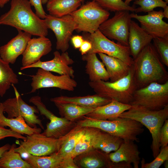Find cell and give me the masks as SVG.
<instances>
[{
  "label": "cell",
  "mask_w": 168,
  "mask_h": 168,
  "mask_svg": "<svg viewBox=\"0 0 168 168\" xmlns=\"http://www.w3.org/2000/svg\"><path fill=\"white\" fill-rule=\"evenodd\" d=\"M31 76L32 88L30 93H31L41 88L50 87L73 91L77 85L76 81L68 75H55L50 72L40 68H39L35 75Z\"/></svg>",
  "instance_id": "14"
},
{
  "label": "cell",
  "mask_w": 168,
  "mask_h": 168,
  "mask_svg": "<svg viewBox=\"0 0 168 168\" xmlns=\"http://www.w3.org/2000/svg\"><path fill=\"white\" fill-rule=\"evenodd\" d=\"M131 106L130 105L112 100L108 104L95 108L86 116L97 120H111L119 117L121 114L128 110Z\"/></svg>",
  "instance_id": "22"
},
{
  "label": "cell",
  "mask_w": 168,
  "mask_h": 168,
  "mask_svg": "<svg viewBox=\"0 0 168 168\" xmlns=\"http://www.w3.org/2000/svg\"><path fill=\"white\" fill-rule=\"evenodd\" d=\"M11 137L16 139H21L25 141L26 137H25L20 133L13 131L11 129H7L0 126V141L5 138Z\"/></svg>",
  "instance_id": "39"
},
{
  "label": "cell",
  "mask_w": 168,
  "mask_h": 168,
  "mask_svg": "<svg viewBox=\"0 0 168 168\" xmlns=\"http://www.w3.org/2000/svg\"><path fill=\"white\" fill-rule=\"evenodd\" d=\"M163 164H164V166L165 168H168V160L165 161Z\"/></svg>",
  "instance_id": "48"
},
{
  "label": "cell",
  "mask_w": 168,
  "mask_h": 168,
  "mask_svg": "<svg viewBox=\"0 0 168 168\" xmlns=\"http://www.w3.org/2000/svg\"><path fill=\"white\" fill-rule=\"evenodd\" d=\"M54 57L52 60L37 62L25 67L24 69L30 68H38L44 70L58 73L60 75H68L72 78L74 77V71L69 65L74 63L73 60L69 56L67 51L61 54L57 51L54 52Z\"/></svg>",
  "instance_id": "17"
},
{
  "label": "cell",
  "mask_w": 168,
  "mask_h": 168,
  "mask_svg": "<svg viewBox=\"0 0 168 168\" xmlns=\"http://www.w3.org/2000/svg\"><path fill=\"white\" fill-rule=\"evenodd\" d=\"M61 168H78L73 159L70 156L64 158L62 161Z\"/></svg>",
  "instance_id": "42"
},
{
  "label": "cell",
  "mask_w": 168,
  "mask_h": 168,
  "mask_svg": "<svg viewBox=\"0 0 168 168\" xmlns=\"http://www.w3.org/2000/svg\"><path fill=\"white\" fill-rule=\"evenodd\" d=\"M92 47L87 54L102 53L119 59L131 66L133 62L128 46L115 43L107 38L99 29L86 36Z\"/></svg>",
  "instance_id": "8"
},
{
  "label": "cell",
  "mask_w": 168,
  "mask_h": 168,
  "mask_svg": "<svg viewBox=\"0 0 168 168\" xmlns=\"http://www.w3.org/2000/svg\"><path fill=\"white\" fill-rule=\"evenodd\" d=\"M44 20L48 29L51 30L55 35L56 49L62 52L67 51L73 32L77 28L72 17L70 15L59 17L49 14Z\"/></svg>",
  "instance_id": "13"
},
{
  "label": "cell",
  "mask_w": 168,
  "mask_h": 168,
  "mask_svg": "<svg viewBox=\"0 0 168 168\" xmlns=\"http://www.w3.org/2000/svg\"><path fill=\"white\" fill-rule=\"evenodd\" d=\"M54 103L62 117L73 122H76L82 119L84 116L92 112L95 109L84 107L72 103L58 102Z\"/></svg>",
  "instance_id": "28"
},
{
  "label": "cell",
  "mask_w": 168,
  "mask_h": 168,
  "mask_svg": "<svg viewBox=\"0 0 168 168\" xmlns=\"http://www.w3.org/2000/svg\"><path fill=\"white\" fill-rule=\"evenodd\" d=\"M138 146L132 141H124L114 152L109 154L110 160L113 162H124L132 163L134 168H139L141 158Z\"/></svg>",
  "instance_id": "21"
},
{
  "label": "cell",
  "mask_w": 168,
  "mask_h": 168,
  "mask_svg": "<svg viewBox=\"0 0 168 168\" xmlns=\"http://www.w3.org/2000/svg\"><path fill=\"white\" fill-rule=\"evenodd\" d=\"M163 11H152L145 15L130 14L131 18L140 22L141 27L153 38L168 37V24L163 20Z\"/></svg>",
  "instance_id": "16"
},
{
  "label": "cell",
  "mask_w": 168,
  "mask_h": 168,
  "mask_svg": "<svg viewBox=\"0 0 168 168\" xmlns=\"http://www.w3.org/2000/svg\"><path fill=\"white\" fill-rule=\"evenodd\" d=\"M29 101L36 106L41 114L50 120V122L46 125V129L41 133L42 134L52 138H60L66 135L76 125V122L55 116L47 108L40 96H33Z\"/></svg>",
  "instance_id": "12"
},
{
  "label": "cell",
  "mask_w": 168,
  "mask_h": 168,
  "mask_svg": "<svg viewBox=\"0 0 168 168\" xmlns=\"http://www.w3.org/2000/svg\"><path fill=\"white\" fill-rule=\"evenodd\" d=\"M27 154L25 161L32 168H61L64 158L57 152L49 155L41 156Z\"/></svg>",
  "instance_id": "30"
},
{
  "label": "cell",
  "mask_w": 168,
  "mask_h": 168,
  "mask_svg": "<svg viewBox=\"0 0 168 168\" xmlns=\"http://www.w3.org/2000/svg\"><path fill=\"white\" fill-rule=\"evenodd\" d=\"M163 14L164 17L168 18V6L167 5L164 9Z\"/></svg>",
  "instance_id": "46"
},
{
  "label": "cell",
  "mask_w": 168,
  "mask_h": 168,
  "mask_svg": "<svg viewBox=\"0 0 168 168\" xmlns=\"http://www.w3.org/2000/svg\"><path fill=\"white\" fill-rule=\"evenodd\" d=\"M17 35L6 44L0 47V56L5 62L14 64L17 58L24 53L31 38L30 33L17 30Z\"/></svg>",
  "instance_id": "19"
},
{
  "label": "cell",
  "mask_w": 168,
  "mask_h": 168,
  "mask_svg": "<svg viewBox=\"0 0 168 168\" xmlns=\"http://www.w3.org/2000/svg\"><path fill=\"white\" fill-rule=\"evenodd\" d=\"M65 135L58 138L48 137L40 133L27 135L26 140L21 141L20 146L15 147L14 150L20 154H30L38 156L49 155L58 151Z\"/></svg>",
  "instance_id": "9"
},
{
  "label": "cell",
  "mask_w": 168,
  "mask_h": 168,
  "mask_svg": "<svg viewBox=\"0 0 168 168\" xmlns=\"http://www.w3.org/2000/svg\"><path fill=\"white\" fill-rule=\"evenodd\" d=\"M82 2L80 0H48L46 8L49 14L60 17L70 15L78 8Z\"/></svg>",
  "instance_id": "27"
},
{
  "label": "cell",
  "mask_w": 168,
  "mask_h": 168,
  "mask_svg": "<svg viewBox=\"0 0 168 168\" xmlns=\"http://www.w3.org/2000/svg\"><path fill=\"white\" fill-rule=\"evenodd\" d=\"M134 4L140 7L136 8L135 12H148L153 10L157 7L163 9L167 5V3L163 0H138L134 2Z\"/></svg>",
  "instance_id": "37"
},
{
  "label": "cell",
  "mask_w": 168,
  "mask_h": 168,
  "mask_svg": "<svg viewBox=\"0 0 168 168\" xmlns=\"http://www.w3.org/2000/svg\"><path fill=\"white\" fill-rule=\"evenodd\" d=\"M18 82L17 76L10 67L9 63L0 56V96L3 97L12 84Z\"/></svg>",
  "instance_id": "33"
},
{
  "label": "cell",
  "mask_w": 168,
  "mask_h": 168,
  "mask_svg": "<svg viewBox=\"0 0 168 168\" xmlns=\"http://www.w3.org/2000/svg\"><path fill=\"white\" fill-rule=\"evenodd\" d=\"M52 50V44L46 36H39L31 38L28 41L22 55V67L21 70L40 60L43 56Z\"/></svg>",
  "instance_id": "18"
},
{
  "label": "cell",
  "mask_w": 168,
  "mask_h": 168,
  "mask_svg": "<svg viewBox=\"0 0 168 168\" xmlns=\"http://www.w3.org/2000/svg\"><path fill=\"white\" fill-rule=\"evenodd\" d=\"M82 127L96 128L124 141L138 142V136L144 131L143 125L139 122L129 118L118 117L111 120H99L84 116L77 122Z\"/></svg>",
  "instance_id": "4"
},
{
  "label": "cell",
  "mask_w": 168,
  "mask_h": 168,
  "mask_svg": "<svg viewBox=\"0 0 168 168\" xmlns=\"http://www.w3.org/2000/svg\"><path fill=\"white\" fill-rule=\"evenodd\" d=\"M12 86L14 88L15 97L8 98L2 102L3 112L7 114V117L12 118L21 116L30 127L36 128L37 124L44 129L41 120L36 114L39 113L37 108L26 103L22 99L14 84Z\"/></svg>",
  "instance_id": "10"
},
{
  "label": "cell",
  "mask_w": 168,
  "mask_h": 168,
  "mask_svg": "<svg viewBox=\"0 0 168 168\" xmlns=\"http://www.w3.org/2000/svg\"><path fill=\"white\" fill-rule=\"evenodd\" d=\"M78 168H131L132 166L124 162L114 163L110 159L109 154L100 149L92 148L73 158Z\"/></svg>",
  "instance_id": "15"
},
{
  "label": "cell",
  "mask_w": 168,
  "mask_h": 168,
  "mask_svg": "<svg viewBox=\"0 0 168 168\" xmlns=\"http://www.w3.org/2000/svg\"><path fill=\"white\" fill-rule=\"evenodd\" d=\"M11 145L9 144H7L0 147V158L3 153L6 151L8 150Z\"/></svg>",
  "instance_id": "45"
},
{
  "label": "cell",
  "mask_w": 168,
  "mask_h": 168,
  "mask_svg": "<svg viewBox=\"0 0 168 168\" xmlns=\"http://www.w3.org/2000/svg\"><path fill=\"white\" fill-rule=\"evenodd\" d=\"M131 67L137 89L152 82L163 83L168 81V73L151 43L133 59Z\"/></svg>",
  "instance_id": "1"
},
{
  "label": "cell",
  "mask_w": 168,
  "mask_h": 168,
  "mask_svg": "<svg viewBox=\"0 0 168 168\" xmlns=\"http://www.w3.org/2000/svg\"><path fill=\"white\" fill-rule=\"evenodd\" d=\"M131 105H138L153 111L168 105V81L163 83H150L134 91Z\"/></svg>",
  "instance_id": "7"
},
{
  "label": "cell",
  "mask_w": 168,
  "mask_h": 168,
  "mask_svg": "<svg viewBox=\"0 0 168 168\" xmlns=\"http://www.w3.org/2000/svg\"><path fill=\"white\" fill-rule=\"evenodd\" d=\"M71 40L74 48L76 49H79L84 40L82 36L79 35L73 36Z\"/></svg>",
  "instance_id": "44"
},
{
  "label": "cell",
  "mask_w": 168,
  "mask_h": 168,
  "mask_svg": "<svg viewBox=\"0 0 168 168\" xmlns=\"http://www.w3.org/2000/svg\"><path fill=\"white\" fill-rule=\"evenodd\" d=\"M159 140L160 148L168 146V120H165L161 129Z\"/></svg>",
  "instance_id": "40"
},
{
  "label": "cell",
  "mask_w": 168,
  "mask_h": 168,
  "mask_svg": "<svg viewBox=\"0 0 168 168\" xmlns=\"http://www.w3.org/2000/svg\"><path fill=\"white\" fill-rule=\"evenodd\" d=\"M131 18L129 11L116 12L114 16L103 22L98 29L108 39L128 46V37Z\"/></svg>",
  "instance_id": "11"
},
{
  "label": "cell",
  "mask_w": 168,
  "mask_h": 168,
  "mask_svg": "<svg viewBox=\"0 0 168 168\" xmlns=\"http://www.w3.org/2000/svg\"><path fill=\"white\" fill-rule=\"evenodd\" d=\"M85 128L86 127H82L77 123L76 125L65 135L59 149L57 152L64 158L70 156Z\"/></svg>",
  "instance_id": "31"
},
{
  "label": "cell",
  "mask_w": 168,
  "mask_h": 168,
  "mask_svg": "<svg viewBox=\"0 0 168 168\" xmlns=\"http://www.w3.org/2000/svg\"><path fill=\"white\" fill-rule=\"evenodd\" d=\"M82 58L86 62V72L90 82L107 81L110 79L104 64L98 59L96 54H87L83 55Z\"/></svg>",
  "instance_id": "25"
},
{
  "label": "cell",
  "mask_w": 168,
  "mask_h": 168,
  "mask_svg": "<svg viewBox=\"0 0 168 168\" xmlns=\"http://www.w3.org/2000/svg\"><path fill=\"white\" fill-rule=\"evenodd\" d=\"M28 0H11L8 11L0 16V25L14 27L32 35L46 36L48 28L44 19L33 11Z\"/></svg>",
  "instance_id": "2"
},
{
  "label": "cell",
  "mask_w": 168,
  "mask_h": 168,
  "mask_svg": "<svg viewBox=\"0 0 168 168\" xmlns=\"http://www.w3.org/2000/svg\"><path fill=\"white\" fill-rule=\"evenodd\" d=\"M98 54L105 67L110 82L117 80L128 74L131 66L121 60L103 53Z\"/></svg>",
  "instance_id": "24"
},
{
  "label": "cell",
  "mask_w": 168,
  "mask_h": 168,
  "mask_svg": "<svg viewBox=\"0 0 168 168\" xmlns=\"http://www.w3.org/2000/svg\"><path fill=\"white\" fill-rule=\"evenodd\" d=\"M121 138L99 129L94 140L93 148L98 149L109 154L118 149L124 142Z\"/></svg>",
  "instance_id": "29"
},
{
  "label": "cell",
  "mask_w": 168,
  "mask_h": 168,
  "mask_svg": "<svg viewBox=\"0 0 168 168\" xmlns=\"http://www.w3.org/2000/svg\"><path fill=\"white\" fill-rule=\"evenodd\" d=\"M81 0L82 2L84 1V0Z\"/></svg>",
  "instance_id": "52"
},
{
  "label": "cell",
  "mask_w": 168,
  "mask_h": 168,
  "mask_svg": "<svg viewBox=\"0 0 168 168\" xmlns=\"http://www.w3.org/2000/svg\"><path fill=\"white\" fill-rule=\"evenodd\" d=\"M15 144L5 152L0 158V168H32L30 165L21 158L20 154L15 151Z\"/></svg>",
  "instance_id": "32"
},
{
  "label": "cell",
  "mask_w": 168,
  "mask_h": 168,
  "mask_svg": "<svg viewBox=\"0 0 168 168\" xmlns=\"http://www.w3.org/2000/svg\"><path fill=\"white\" fill-rule=\"evenodd\" d=\"M119 117L134 120L148 128L152 138L151 147L152 155L154 158L156 157L160 150V132L165 120L168 118V105L161 110L156 111L140 105H132L129 109L121 114Z\"/></svg>",
  "instance_id": "3"
},
{
  "label": "cell",
  "mask_w": 168,
  "mask_h": 168,
  "mask_svg": "<svg viewBox=\"0 0 168 168\" xmlns=\"http://www.w3.org/2000/svg\"><path fill=\"white\" fill-rule=\"evenodd\" d=\"M154 159L149 163H145L143 159L141 162L142 168H159L164 163L168 160V146L160 148L159 153L154 158Z\"/></svg>",
  "instance_id": "38"
},
{
  "label": "cell",
  "mask_w": 168,
  "mask_h": 168,
  "mask_svg": "<svg viewBox=\"0 0 168 168\" xmlns=\"http://www.w3.org/2000/svg\"><path fill=\"white\" fill-rule=\"evenodd\" d=\"M102 7L107 11L116 12L128 11L135 12L136 7L127 4L122 0H95Z\"/></svg>",
  "instance_id": "35"
},
{
  "label": "cell",
  "mask_w": 168,
  "mask_h": 168,
  "mask_svg": "<svg viewBox=\"0 0 168 168\" xmlns=\"http://www.w3.org/2000/svg\"><path fill=\"white\" fill-rule=\"evenodd\" d=\"M32 6L34 7L36 15L42 19H44L47 14L42 6L41 0H29Z\"/></svg>",
  "instance_id": "41"
},
{
  "label": "cell",
  "mask_w": 168,
  "mask_h": 168,
  "mask_svg": "<svg viewBox=\"0 0 168 168\" xmlns=\"http://www.w3.org/2000/svg\"><path fill=\"white\" fill-rule=\"evenodd\" d=\"M89 85L97 94L129 105L135 91L137 89L131 66L128 74L119 79L113 82L102 80L90 81Z\"/></svg>",
  "instance_id": "5"
},
{
  "label": "cell",
  "mask_w": 168,
  "mask_h": 168,
  "mask_svg": "<svg viewBox=\"0 0 168 168\" xmlns=\"http://www.w3.org/2000/svg\"><path fill=\"white\" fill-rule=\"evenodd\" d=\"M163 0L164 2H165L167 4H168V0Z\"/></svg>",
  "instance_id": "51"
},
{
  "label": "cell",
  "mask_w": 168,
  "mask_h": 168,
  "mask_svg": "<svg viewBox=\"0 0 168 168\" xmlns=\"http://www.w3.org/2000/svg\"><path fill=\"white\" fill-rule=\"evenodd\" d=\"M153 37L133 21L130 22L128 37L130 54L133 59L147 45L151 43Z\"/></svg>",
  "instance_id": "20"
},
{
  "label": "cell",
  "mask_w": 168,
  "mask_h": 168,
  "mask_svg": "<svg viewBox=\"0 0 168 168\" xmlns=\"http://www.w3.org/2000/svg\"><path fill=\"white\" fill-rule=\"evenodd\" d=\"M3 112L1 102L0 103V126L3 127L8 126L11 130L22 135H30L35 133H41V128L30 127L22 116L9 118L4 115Z\"/></svg>",
  "instance_id": "26"
},
{
  "label": "cell",
  "mask_w": 168,
  "mask_h": 168,
  "mask_svg": "<svg viewBox=\"0 0 168 168\" xmlns=\"http://www.w3.org/2000/svg\"><path fill=\"white\" fill-rule=\"evenodd\" d=\"M10 0H0V7L2 8L4 7Z\"/></svg>",
  "instance_id": "47"
},
{
  "label": "cell",
  "mask_w": 168,
  "mask_h": 168,
  "mask_svg": "<svg viewBox=\"0 0 168 168\" xmlns=\"http://www.w3.org/2000/svg\"><path fill=\"white\" fill-rule=\"evenodd\" d=\"M133 0H125L124 2L126 3L128 5H129V4L130 2Z\"/></svg>",
  "instance_id": "49"
},
{
  "label": "cell",
  "mask_w": 168,
  "mask_h": 168,
  "mask_svg": "<svg viewBox=\"0 0 168 168\" xmlns=\"http://www.w3.org/2000/svg\"><path fill=\"white\" fill-rule=\"evenodd\" d=\"M70 15L77 25L76 30L91 34L108 19L110 13L93 0L82 6Z\"/></svg>",
  "instance_id": "6"
},
{
  "label": "cell",
  "mask_w": 168,
  "mask_h": 168,
  "mask_svg": "<svg viewBox=\"0 0 168 168\" xmlns=\"http://www.w3.org/2000/svg\"><path fill=\"white\" fill-rule=\"evenodd\" d=\"M50 100L54 103H72L84 107L95 108L108 104L112 100L96 94L83 96L68 97L61 96L51 98Z\"/></svg>",
  "instance_id": "23"
},
{
  "label": "cell",
  "mask_w": 168,
  "mask_h": 168,
  "mask_svg": "<svg viewBox=\"0 0 168 168\" xmlns=\"http://www.w3.org/2000/svg\"><path fill=\"white\" fill-rule=\"evenodd\" d=\"M153 45L162 62L168 67V37L153 38Z\"/></svg>",
  "instance_id": "36"
},
{
  "label": "cell",
  "mask_w": 168,
  "mask_h": 168,
  "mask_svg": "<svg viewBox=\"0 0 168 168\" xmlns=\"http://www.w3.org/2000/svg\"><path fill=\"white\" fill-rule=\"evenodd\" d=\"M99 129L86 127L85 132L76 144L70 156L73 159L77 156L93 148V143Z\"/></svg>",
  "instance_id": "34"
},
{
  "label": "cell",
  "mask_w": 168,
  "mask_h": 168,
  "mask_svg": "<svg viewBox=\"0 0 168 168\" xmlns=\"http://www.w3.org/2000/svg\"><path fill=\"white\" fill-rule=\"evenodd\" d=\"M91 43L87 40H84L79 48V51L83 55L87 54L91 49Z\"/></svg>",
  "instance_id": "43"
},
{
  "label": "cell",
  "mask_w": 168,
  "mask_h": 168,
  "mask_svg": "<svg viewBox=\"0 0 168 168\" xmlns=\"http://www.w3.org/2000/svg\"><path fill=\"white\" fill-rule=\"evenodd\" d=\"M42 4H44L46 3L48 0H41Z\"/></svg>",
  "instance_id": "50"
}]
</instances>
